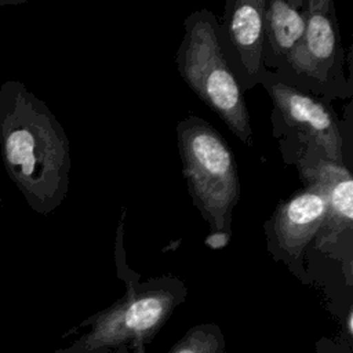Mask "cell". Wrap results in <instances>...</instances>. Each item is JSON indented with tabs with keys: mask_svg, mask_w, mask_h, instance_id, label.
I'll use <instances>...</instances> for the list:
<instances>
[{
	"mask_svg": "<svg viewBox=\"0 0 353 353\" xmlns=\"http://www.w3.org/2000/svg\"><path fill=\"white\" fill-rule=\"evenodd\" d=\"M143 345H145V343H142V342H135V343H132L134 352H135V353H145Z\"/></svg>",
	"mask_w": 353,
	"mask_h": 353,
	"instance_id": "15",
	"label": "cell"
},
{
	"mask_svg": "<svg viewBox=\"0 0 353 353\" xmlns=\"http://www.w3.org/2000/svg\"><path fill=\"white\" fill-rule=\"evenodd\" d=\"M262 84L266 87L274 114L290 128L307 141L309 146L321 150L323 156L335 163H343V138L334 110L323 101L276 79L266 70Z\"/></svg>",
	"mask_w": 353,
	"mask_h": 353,
	"instance_id": "8",
	"label": "cell"
},
{
	"mask_svg": "<svg viewBox=\"0 0 353 353\" xmlns=\"http://www.w3.org/2000/svg\"><path fill=\"white\" fill-rule=\"evenodd\" d=\"M182 171L194 207L211 232L232 234L240 179L233 150L204 119L189 116L176 125Z\"/></svg>",
	"mask_w": 353,
	"mask_h": 353,
	"instance_id": "3",
	"label": "cell"
},
{
	"mask_svg": "<svg viewBox=\"0 0 353 353\" xmlns=\"http://www.w3.org/2000/svg\"><path fill=\"white\" fill-rule=\"evenodd\" d=\"M232 234L230 233H223V232H210V234L205 237L204 244L210 248L219 250L223 248L225 245L229 244Z\"/></svg>",
	"mask_w": 353,
	"mask_h": 353,
	"instance_id": "12",
	"label": "cell"
},
{
	"mask_svg": "<svg viewBox=\"0 0 353 353\" xmlns=\"http://www.w3.org/2000/svg\"><path fill=\"white\" fill-rule=\"evenodd\" d=\"M0 204H1V194H0Z\"/></svg>",
	"mask_w": 353,
	"mask_h": 353,
	"instance_id": "18",
	"label": "cell"
},
{
	"mask_svg": "<svg viewBox=\"0 0 353 353\" xmlns=\"http://www.w3.org/2000/svg\"><path fill=\"white\" fill-rule=\"evenodd\" d=\"M186 287L172 276L146 283H128L125 295L90 319L91 330L76 341L72 350L91 353L152 339L174 309L186 298Z\"/></svg>",
	"mask_w": 353,
	"mask_h": 353,
	"instance_id": "4",
	"label": "cell"
},
{
	"mask_svg": "<svg viewBox=\"0 0 353 353\" xmlns=\"http://www.w3.org/2000/svg\"><path fill=\"white\" fill-rule=\"evenodd\" d=\"M303 182L306 188L283 200L265 223L269 252L274 259L287 263L296 276H305L303 252L327 216L321 188L313 181Z\"/></svg>",
	"mask_w": 353,
	"mask_h": 353,
	"instance_id": "6",
	"label": "cell"
},
{
	"mask_svg": "<svg viewBox=\"0 0 353 353\" xmlns=\"http://www.w3.org/2000/svg\"><path fill=\"white\" fill-rule=\"evenodd\" d=\"M183 25L185 34L175 55L181 77L244 145L252 146L244 92L222 52L215 15L197 10Z\"/></svg>",
	"mask_w": 353,
	"mask_h": 353,
	"instance_id": "2",
	"label": "cell"
},
{
	"mask_svg": "<svg viewBox=\"0 0 353 353\" xmlns=\"http://www.w3.org/2000/svg\"><path fill=\"white\" fill-rule=\"evenodd\" d=\"M26 0L23 1H19V0H0V6H7V4H18V3H25Z\"/></svg>",
	"mask_w": 353,
	"mask_h": 353,
	"instance_id": "17",
	"label": "cell"
},
{
	"mask_svg": "<svg viewBox=\"0 0 353 353\" xmlns=\"http://www.w3.org/2000/svg\"><path fill=\"white\" fill-rule=\"evenodd\" d=\"M306 1L268 0L265 10V47L273 57V65L283 66L303 37L306 28ZM274 66V68H276Z\"/></svg>",
	"mask_w": 353,
	"mask_h": 353,
	"instance_id": "10",
	"label": "cell"
},
{
	"mask_svg": "<svg viewBox=\"0 0 353 353\" xmlns=\"http://www.w3.org/2000/svg\"><path fill=\"white\" fill-rule=\"evenodd\" d=\"M0 152L4 170L28 205L54 212L66 199L70 181V143L50 110L22 81L0 85Z\"/></svg>",
	"mask_w": 353,
	"mask_h": 353,
	"instance_id": "1",
	"label": "cell"
},
{
	"mask_svg": "<svg viewBox=\"0 0 353 353\" xmlns=\"http://www.w3.org/2000/svg\"><path fill=\"white\" fill-rule=\"evenodd\" d=\"M352 320H353V314H352V309H350V310H349V313H347V332H349V335H352V334H353Z\"/></svg>",
	"mask_w": 353,
	"mask_h": 353,
	"instance_id": "16",
	"label": "cell"
},
{
	"mask_svg": "<svg viewBox=\"0 0 353 353\" xmlns=\"http://www.w3.org/2000/svg\"><path fill=\"white\" fill-rule=\"evenodd\" d=\"M302 181L316 182L325 194L327 216L317 234V243H335L353 228V178L343 163H335L323 154L303 156L298 165Z\"/></svg>",
	"mask_w": 353,
	"mask_h": 353,
	"instance_id": "9",
	"label": "cell"
},
{
	"mask_svg": "<svg viewBox=\"0 0 353 353\" xmlns=\"http://www.w3.org/2000/svg\"><path fill=\"white\" fill-rule=\"evenodd\" d=\"M306 28L302 40L284 61L276 74L285 72L290 83L294 77L316 92L334 95L343 90V48L330 0L306 1ZM287 83V84H290Z\"/></svg>",
	"mask_w": 353,
	"mask_h": 353,
	"instance_id": "5",
	"label": "cell"
},
{
	"mask_svg": "<svg viewBox=\"0 0 353 353\" xmlns=\"http://www.w3.org/2000/svg\"><path fill=\"white\" fill-rule=\"evenodd\" d=\"M268 0H228L218 36L225 59L241 90L262 84L265 68V10Z\"/></svg>",
	"mask_w": 353,
	"mask_h": 353,
	"instance_id": "7",
	"label": "cell"
},
{
	"mask_svg": "<svg viewBox=\"0 0 353 353\" xmlns=\"http://www.w3.org/2000/svg\"><path fill=\"white\" fill-rule=\"evenodd\" d=\"M170 353H225V339L215 324H200L189 330Z\"/></svg>",
	"mask_w": 353,
	"mask_h": 353,
	"instance_id": "11",
	"label": "cell"
},
{
	"mask_svg": "<svg viewBox=\"0 0 353 353\" xmlns=\"http://www.w3.org/2000/svg\"><path fill=\"white\" fill-rule=\"evenodd\" d=\"M57 353H80V352H76V350H72L70 347H68V349H63V350H58ZM91 353H97V352H91ZM114 353H127L125 345H123V346H119V349H117Z\"/></svg>",
	"mask_w": 353,
	"mask_h": 353,
	"instance_id": "14",
	"label": "cell"
},
{
	"mask_svg": "<svg viewBox=\"0 0 353 353\" xmlns=\"http://www.w3.org/2000/svg\"><path fill=\"white\" fill-rule=\"evenodd\" d=\"M316 353H346L341 346L328 339H321L316 345Z\"/></svg>",
	"mask_w": 353,
	"mask_h": 353,
	"instance_id": "13",
	"label": "cell"
}]
</instances>
